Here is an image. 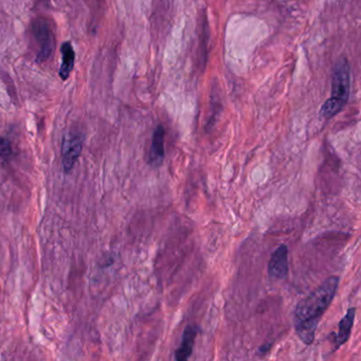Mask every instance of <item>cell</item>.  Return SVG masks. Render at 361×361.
Masks as SVG:
<instances>
[{
    "label": "cell",
    "mask_w": 361,
    "mask_h": 361,
    "mask_svg": "<svg viewBox=\"0 0 361 361\" xmlns=\"http://www.w3.org/2000/svg\"><path fill=\"white\" fill-rule=\"evenodd\" d=\"M33 32L40 46L38 61H47L53 51V33L51 28L45 21H38L33 27Z\"/></svg>",
    "instance_id": "3957f363"
},
{
    "label": "cell",
    "mask_w": 361,
    "mask_h": 361,
    "mask_svg": "<svg viewBox=\"0 0 361 361\" xmlns=\"http://www.w3.org/2000/svg\"><path fill=\"white\" fill-rule=\"evenodd\" d=\"M62 58H63V62L60 68V77L65 81L69 77L73 66H75V54L71 42H65L62 45Z\"/></svg>",
    "instance_id": "9c48e42d"
},
{
    "label": "cell",
    "mask_w": 361,
    "mask_h": 361,
    "mask_svg": "<svg viewBox=\"0 0 361 361\" xmlns=\"http://www.w3.org/2000/svg\"><path fill=\"white\" fill-rule=\"evenodd\" d=\"M338 285L339 277L335 275L329 277L298 303L295 310V329L300 340L306 345L314 343L318 324L333 302Z\"/></svg>",
    "instance_id": "6da1fadb"
},
{
    "label": "cell",
    "mask_w": 361,
    "mask_h": 361,
    "mask_svg": "<svg viewBox=\"0 0 361 361\" xmlns=\"http://www.w3.org/2000/svg\"><path fill=\"white\" fill-rule=\"evenodd\" d=\"M82 151V140L77 136H70L63 145V166L66 172H69L75 166Z\"/></svg>",
    "instance_id": "52a82bcc"
},
{
    "label": "cell",
    "mask_w": 361,
    "mask_h": 361,
    "mask_svg": "<svg viewBox=\"0 0 361 361\" xmlns=\"http://www.w3.org/2000/svg\"><path fill=\"white\" fill-rule=\"evenodd\" d=\"M12 154L11 145L5 138H0V157L8 159Z\"/></svg>",
    "instance_id": "30bf717a"
},
{
    "label": "cell",
    "mask_w": 361,
    "mask_h": 361,
    "mask_svg": "<svg viewBox=\"0 0 361 361\" xmlns=\"http://www.w3.org/2000/svg\"><path fill=\"white\" fill-rule=\"evenodd\" d=\"M355 314H356L355 308H349L347 314L339 322L338 334L334 340V351H337L341 345H345L349 340V336L352 333L353 325H354Z\"/></svg>",
    "instance_id": "ba28073f"
},
{
    "label": "cell",
    "mask_w": 361,
    "mask_h": 361,
    "mask_svg": "<svg viewBox=\"0 0 361 361\" xmlns=\"http://www.w3.org/2000/svg\"><path fill=\"white\" fill-rule=\"evenodd\" d=\"M268 275L271 279H284L288 275V248L279 245L268 263Z\"/></svg>",
    "instance_id": "277c9868"
},
{
    "label": "cell",
    "mask_w": 361,
    "mask_h": 361,
    "mask_svg": "<svg viewBox=\"0 0 361 361\" xmlns=\"http://www.w3.org/2000/svg\"><path fill=\"white\" fill-rule=\"evenodd\" d=\"M198 333H199V327L196 324H190L186 326L182 334V345L175 353L176 360L184 361L190 358L193 353L194 343H195Z\"/></svg>",
    "instance_id": "8992f818"
},
{
    "label": "cell",
    "mask_w": 361,
    "mask_h": 361,
    "mask_svg": "<svg viewBox=\"0 0 361 361\" xmlns=\"http://www.w3.org/2000/svg\"><path fill=\"white\" fill-rule=\"evenodd\" d=\"M271 343H265V345H263L260 347L259 351H258V355H260V356H264V355L268 354V352L271 351Z\"/></svg>",
    "instance_id": "8fae6325"
},
{
    "label": "cell",
    "mask_w": 361,
    "mask_h": 361,
    "mask_svg": "<svg viewBox=\"0 0 361 361\" xmlns=\"http://www.w3.org/2000/svg\"><path fill=\"white\" fill-rule=\"evenodd\" d=\"M351 89V69L347 58H341L336 63L332 79V97L324 103L321 116L331 119L343 110L347 104Z\"/></svg>",
    "instance_id": "7a4b0ae2"
},
{
    "label": "cell",
    "mask_w": 361,
    "mask_h": 361,
    "mask_svg": "<svg viewBox=\"0 0 361 361\" xmlns=\"http://www.w3.org/2000/svg\"><path fill=\"white\" fill-rule=\"evenodd\" d=\"M164 137L166 131L162 125L157 126L155 129L153 141H151V149H149V164L153 166H160L166 156V149H164Z\"/></svg>",
    "instance_id": "5b68a950"
}]
</instances>
